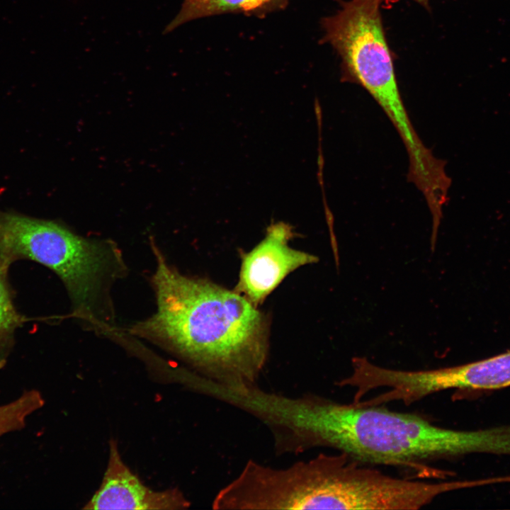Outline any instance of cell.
<instances>
[{"label": "cell", "instance_id": "6da1fadb", "mask_svg": "<svg viewBox=\"0 0 510 510\" xmlns=\"http://www.w3.org/2000/svg\"><path fill=\"white\" fill-rule=\"evenodd\" d=\"M156 310L127 331L180 357L226 387L257 385L269 353L266 314L234 289L180 272L152 242Z\"/></svg>", "mask_w": 510, "mask_h": 510}, {"label": "cell", "instance_id": "7a4b0ae2", "mask_svg": "<svg viewBox=\"0 0 510 510\" xmlns=\"http://www.w3.org/2000/svg\"><path fill=\"white\" fill-rule=\"evenodd\" d=\"M261 419L271 433L278 454L330 448L365 465L409 468L441 479L449 472L424 463L468 455L467 430L440 427L420 415L381 405L271 392L262 404Z\"/></svg>", "mask_w": 510, "mask_h": 510}, {"label": "cell", "instance_id": "3957f363", "mask_svg": "<svg viewBox=\"0 0 510 510\" xmlns=\"http://www.w3.org/2000/svg\"><path fill=\"white\" fill-rule=\"evenodd\" d=\"M0 259L9 266L27 259L60 279L70 303L89 304L106 290L117 265L109 239L81 236L62 224L0 210Z\"/></svg>", "mask_w": 510, "mask_h": 510}, {"label": "cell", "instance_id": "277c9868", "mask_svg": "<svg viewBox=\"0 0 510 510\" xmlns=\"http://www.w3.org/2000/svg\"><path fill=\"white\" fill-rule=\"evenodd\" d=\"M339 8L320 21L322 44L340 59L341 79L362 86L387 115L404 144L414 146L419 136L401 96L393 56L382 24L385 0H337Z\"/></svg>", "mask_w": 510, "mask_h": 510}, {"label": "cell", "instance_id": "5b68a950", "mask_svg": "<svg viewBox=\"0 0 510 510\" xmlns=\"http://www.w3.org/2000/svg\"><path fill=\"white\" fill-rule=\"evenodd\" d=\"M294 237L290 224L272 222L263 239L242 255L234 290L259 307L291 272L317 263L316 256L290 246Z\"/></svg>", "mask_w": 510, "mask_h": 510}, {"label": "cell", "instance_id": "8992f818", "mask_svg": "<svg viewBox=\"0 0 510 510\" xmlns=\"http://www.w3.org/2000/svg\"><path fill=\"white\" fill-rule=\"evenodd\" d=\"M191 503L177 488L154 491L145 486L123 461L115 441L109 443V455L101 483L85 509H183Z\"/></svg>", "mask_w": 510, "mask_h": 510}, {"label": "cell", "instance_id": "52a82bcc", "mask_svg": "<svg viewBox=\"0 0 510 510\" xmlns=\"http://www.w3.org/2000/svg\"><path fill=\"white\" fill-rule=\"evenodd\" d=\"M419 385L426 395L450 389L494 390L510 387V350L465 364L423 370Z\"/></svg>", "mask_w": 510, "mask_h": 510}, {"label": "cell", "instance_id": "ba28073f", "mask_svg": "<svg viewBox=\"0 0 510 510\" xmlns=\"http://www.w3.org/2000/svg\"><path fill=\"white\" fill-rule=\"evenodd\" d=\"M290 0H183L181 9L165 27L166 35L189 21L223 13H242L258 18L282 11Z\"/></svg>", "mask_w": 510, "mask_h": 510}, {"label": "cell", "instance_id": "9c48e42d", "mask_svg": "<svg viewBox=\"0 0 510 510\" xmlns=\"http://www.w3.org/2000/svg\"><path fill=\"white\" fill-rule=\"evenodd\" d=\"M9 266L0 259V368L6 363L15 334L23 322V317L14 304L8 282Z\"/></svg>", "mask_w": 510, "mask_h": 510}, {"label": "cell", "instance_id": "30bf717a", "mask_svg": "<svg viewBox=\"0 0 510 510\" xmlns=\"http://www.w3.org/2000/svg\"><path fill=\"white\" fill-rule=\"evenodd\" d=\"M44 404L40 392L29 390L16 400L0 406V437L21 429L27 417Z\"/></svg>", "mask_w": 510, "mask_h": 510}, {"label": "cell", "instance_id": "8fae6325", "mask_svg": "<svg viewBox=\"0 0 510 510\" xmlns=\"http://www.w3.org/2000/svg\"><path fill=\"white\" fill-rule=\"evenodd\" d=\"M385 1H386V0H385ZM412 1H416V3H418L419 4H420L421 6H422L423 7H424V8H425L426 9H427L428 11H430V10H431V8H430V4H429V1H430V0H412Z\"/></svg>", "mask_w": 510, "mask_h": 510}]
</instances>
